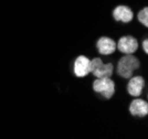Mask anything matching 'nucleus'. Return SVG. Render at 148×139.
<instances>
[{
  "mask_svg": "<svg viewBox=\"0 0 148 139\" xmlns=\"http://www.w3.org/2000/svg\"><path fill=\"white\" fill-rule=\"evenodd\" d=\"M139 67V61L133 54L124 55L117 64V73L124 79H130L133 73Z\"/></svg>",
  "mask_w": 148,
  "mask_h": 139,
  "instance_id": "nucleus-1",
  "label": "nucleus"
},
{
  "mask_svg": "<svg viewBox=\"0 0 148 139\" xmlns=\"http://www.w3.org/2000/svg\"><path fill=\"white\" fill-rule=\"evenodd\" d=\"M114 72V66L111 63H103L99 58H95L91 61V73L97 79L111 77Z\"/></svg>",
  "mask_w": 148,
  "mask_h": 139,
  "instance_id": "nucleus-2",
  "label": "nucleus"
},
{
  "mask_svg": "<svg viewBox=\"0 0 148 139\" xmlns=\"http://www.w3.org/2000/svg\"><path fill=\"white\" fill-rule=\"evenodd\" d=\"M93 90L99 93L104 98H111L115 93V83L112 81L111 77H103L97 79L93 83Z\"/></svg>",
  "mask_w": 148,
  "mask_h": 139,
  "instance_id": "nucleus-3",
  "label": "nucleus"
},
{
  "mask_svg": "<svg viewBox=\"0 0 148 139\" xmlns=\"http://www.w3.org/2000/svg\"><path fill=\"white\" fill-rule=\"evenodd\" d=\"M116 48L124 54H133L138 49V42H137V40L135 38H133L130 36H122L118 40Z\"/></svg>",
  "mask_w": 148,
  "mask_h": 139,
  "instance_id": "nucleus-4",
  "label": "nucleus"
},
{
  "mask_svg": "<svg viewBox=\"0 0 148 139\" xmlns=\"http://www.w3.org/2000/svg\"><path fill=\"white\" fill-rule=\"evenodd\" d=\"M74 74L77 77H84L91 73V60L84 55H80L74 62Z\"/></svg>",
  "mask_w": 148,
  "mask_h": 139,
  "instance_id": "nucleus-5",
  "label": "nucleus"
},
{
  "mask_svg": "<svg viewBox=\"0 0 148 139\" xmlns=\"http://www.w3.org/2000/svg\"><path fill=\"white\" fill-rule=\"evenodd\" d=\"M113 18L121 22H130L134 18V12L127 6H117L113 10Z\"/></svg>",
  "mask_w": 148,
  "mask_h": 139,
  "instance_id": "nucleus-6",
  "label": "nucleus"
},
{
  "mask_svg": "<svg viewBox=\"0 0 148 139\" xmlns=\"http://www.w3.org/2000/svg\"><path fill=\"white\" fill-rule=\"evenodd\" d=\"M96 47L102 55H110L115 52L116 43L108 36H102V38H99V40L96 43Z\"/></svg>",
  "mask_w": 148,
  "mask_h": 139,
  "instance_id": "nucleus-7",
  "label": "nucleus"
},
{
  "mask_svg": "<svg viewBox=\"0 0 148 139\" xmlns=\"http://www.w3.org/2000/svg\"><path fill=\"white\" fill-rule=\"evenodd\" d=\"M144 86H145V81L142 76H134V77L132 76L127 84V92L132 96L138 97L142 95Z\"/></svg>",
  "mask_w": 148,
  "mask_h": 139,
  "instance_id": "nucleus-8",
  "label": "nucleus"
},
{
  "mask_svg": "<svg viewBox=\"0 0 148 139\" xmlns=\"http://www.w3.org/2000/svg\"><path fill=\"white\" fill-rule=\"evenodd\" d=\"M130 112L132 115L144 117L148 114V104L146 101L140 99V98H136L134 99L130 106Z\"/></svg>",
  "mask_w": 148,
  "mask_h": 139,
  "instance_id": "nucleus-9",
  "label": "nucleus"
},
{
  "mask_svg": "<svg viewBox=\"0 0 148 139\" xmlns=\"http://www.w3.org/2000/svg\"><path fill=\"white\" fill-rule=\"evenodd\" d=\"M137 18H138V21H139L140 23L144 24L145 27H148V9H147V7H145L143 10H140V11L138 12Z\"/></svg>",
  "mask_w": 148,
  "mask_h": 139,
  "instance_id": "nucleus-10",
  "label": "nucleus"
},
{
  "mask_svg": "<svg viewBox=\"0 0 148 139\" xmlns=\"http://www.w3.org/2000/svg\"><path fill=\"white\" fill-rule=\"evenodd\" d=\"M143 49H144L145 53H147L148 52V40L147 39H145V40L143 41Z\"/></svg>",
  "mask_w": 148,
  "mask_h": 139,
  "instance_id": "nucleus-11",
  "label": "nucleus"
}]
</instances>
